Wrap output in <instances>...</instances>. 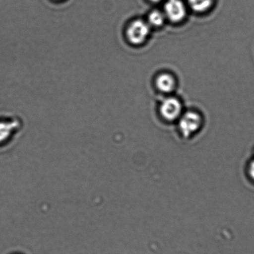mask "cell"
Returning <instances> with one entry per match:
<instances>
[{
  "label": "cell",
  "mask_w": 254,
  "mask_h": 254,
  "mask_svg": "<svg viewBox=\"0 0 254 254\" xmlns=\"http://www.w3.org/2000/svg\"><path fill=\"white\" fill-rule=\"evenodd\" d=\"M178 121L180 132L185 138H190L197 134L203 124L201 116L193 111L183 113Z\"/></svg>",
  "instance_id": "6da1fadb"
},
{
  "label": "cell",
  "mask_w": 254,
  "mask_h": 254,
  "mask_svg": "<svg viewBox=\"0 0 254 254\" xmlns=\"http://www.w3.org/2000/svg\"><path fill=\"white\" fill-rule=\"evenodd\" d=\"M150 26L147 22L135 19L127 26L125 36L130 44L139 46L144 43L149 36Z\"/></svg>",
  "instance_id": "7a4b0ae2"
},
{
  "label": "cell",
  "mask_w": 254,
  "mask_h": 254,
  "mask_svg": "<svg viewBox=\"0 0 254 254\" xmlns=\"http://www.w3.org/2000/svg\"><path fill=\"white\" fill-rule=\"evenodd\" d=\"M160 113L165 121H178L183 114V107L179 99L174 97L165 98L160 106Z\"/></svg>",
  "instance_id": "3957f363"
},
{
  "label": "cell",
  "mask_w": 254,
  "mask_h": 254,
  "mask_svg": "<svg viewBox=\"0 0 254 254\" xmlns=\"http://www.w3.org/2000/svg\"><path fill=\"white\" fill-rule=\"evenodd\" d=\"M166 18L173 23H179L186 18L187 8L182 0H168L164 12Z\"/></svg>",
  "instance_id": "277c9868"
},
{
  "label": "cell",
  "mask_w": 254,
  "mask_h": 254,
  "mask_svg": "<svg viewBox=\"0 0 254 254\" xmlns=\"http://www.w3.org/2000/svg\"><path fill=\"white\" fill-rule=\"evenodd\" d=\"M21 126V120L15 117L13 119L0 120V144L10 139Z\"/></svg>",
  "instance_id": "5b68a950"
},
{
  "label": "cell",
  "mask_w": 254,
  "mask_h": 254,
  "mask_svg": "<svg viewBox=\"0 0 254 254\" xmlns=\"http://www.w3.org/2000/svg\"><path fill=\"white\" fill-rule=\"evenodd\" d=\"M155 85L160 92L171 93L176 90L177 83L173 75L164 73L157 76L155 80Z\"/></svg>",
  "instance_id": "8992f818"
},
{
  "label": "cell",
  "mask_w": 254,
  "mask_h": 254,
  "mask_svg": "<svg viewBox=\"0 0 254 254\" xmlns=\"http://www.w3.org/2000/svg\"><path fill=\"white\" fill-rule=\"evenodd\" d=\"M187 2L192 10L196 13H203L211 8L214 0H187Z\"/></svg>",
  "instance_id": "52a82bcc"
},
{
  "label": "cell",
  "mask_w": 254,
  "mask_h": 254,
  "mask_svg": "<svg viewBox=\"0 0 254 254\" xmlns=\"http://www.w3.org/2000/svg\"><path fill=\"white\" fill-rule=\"evenodd\" d=\"M166 16L164 12L154 10L150 12L148 16V24L150 26L160 27L164 24Z\"/></svg>",
  "instance_id": "ba28073f"
},
{
  "label": "cell",
  "mask_w": 254,
  "mask_h": 254,
  "mask_svg": "<svg viewBox=\"0 0 254 254\" xmlns=\"http://www.w3.org/2000/svg\"><path fill=\"white\" fill-rule=\"evenodd\" d=\"M249 174L251 178L254 181V160L251 162L249 167Z\"/></svg>",
  "instance_id": "9c48e42d"
},
{
  "label": "cell",
  "mask_w": 254,
  "mask_h": 254,
  "mask_svg": "<svg viewBox=\"0 0 254 254\" xmlns=\"http://www.w3.org/2000/svg\"><path fill=\"white\" fill-rule=\"evenodd\" d=\"M152 3H159V2L161 1L162 0H149Z\"/></svg>",
  "instance_id": "30bf717a"
},
{
  "label": "cell",
  "mask_w": 254,
  "mask_h": 254,
  "mask_svg": "<svg viewBox=\"0 0 254 254\" xmlns=\"http://www.w3.org/2000/svg\"><path fill=\"white\" fill-rule=\"evenodd\" d=\"M40 95H41V94H40ZM49 98H51V97H49ZM59 101H60V100H59ZM61 102H62V101H61ZM64 103H65V102H64ZM71 103H72V102H71ZM71 103H67V104H68V105H72V104H71Z\"/></svg>",
  "instance_id": "8fae6325"
},
{
  "label": "cell",
  "mask_w": 254,
  "mask_h": 254,
  "mask_svg": "<svg viewBox=\"0 0 254 254\" xmlns=\"http://www.w3.org/2000/svg\"><path fill=\"white\" fill-rule=\"evenodd\" d=\"M98 15H100V14H98ZM94 16H96V15H94ZM88 17H89V16H88ZM85 18H86V17H85ZM79 19H80V18H79ZM73 20H75V19H73ZM71 21H72V20H71ZM66 22H67V21H66ZM64 23H65V22H64Z\"/></svg>",
  "instance_id": "7c38bea8"
},
{
  "label": "cell",
  "mask_w": 254,
  "mask_h": 254,
  "mask_svg": "<svg viewBox=\"0 0 254 254\" xmlns=\"http://www.w3.org/2000/svg\"><path fill=\"white\" fill-rule=\"evenodd\" d=\"M54 1H63V0H54Z\"/></svg>",
  "instance_id": "4fadbf2b"
}]
</instances>
